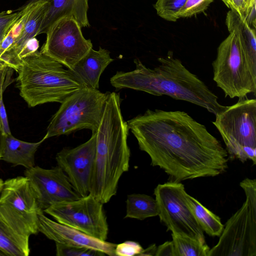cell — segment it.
<instances>
[{
  "label": "cell",
  "instance_id": "3",
  "mask_svg": "<svg viewBox=\"0 0 256 256\" xmlns=\"http://www.w3.org/2000/svg\"><path fill=\"white\" fill-rule=\"evenodd\" d=\"M119 94L108 93L96 132V149L90 194L103 204L116 195L118 182L129 168V128Z\"/></svg>",
  "mask_w": 256,
  "mask_h": 256
},
{
  "label": "cell",
  "instance_id": "10",
  "mask_svg": "<svg viewBox=\"0 0 256 256\" xmlns=\"http://www.w3.org/2000/svg\"><path fill=\"white\" fill-rule=\"evenodd\" d=\"M154 194L162 222L172 234L206 242L204 232L187 202L188 193L180 182L158 184Z\"/></svg>",
  "mask_w": 256,
  "mask_h": 256
},
{
  "label": "cell",
  "instance_id": "9",
  "mask_svg": "<svg viewBox=\"0 0 256 256\" xmlns=\"http://www.w3.org/2000/svg\"><path fill=\"white\" fill-rule=\"evenodd\" d=\"M41 211L28 178L18 176L4 182L0 193V214L18 234L30 237L38 231Z\"/></svg>",
  "mask_w": 256,
  "mask_h": 256
},
{
  "label": "cell",
  "instance_id": "15",
  "mask_svg": "<svg viewBox=\"0 0 256 256\" xmlns=\"http://www.w3.org/2000/svg\"><path fill=\"white\" fill-rule=\"evenodd\" d=\"M38 231L55 242L97 250L106 255L114 256L116 244L102 240L76 228L60 224L46 216L43 212L38 213Z\"/></svg>",
  "mask_w": 256,
  "mask_h": 256
},
{
  "label": "cell",
  "instance_id": "29",
  "mask_svg": "<svg viewBox=\"0 0 256 256\" xmlns=\"http://www.w3.org/2000/svg\"><path fill=\"white\" fill-rule=\"evenodd\" d=\"M143 248L139 243L128 240L116 245L114 254L116 256H139Z\"/></svg>",
  "mask_w": 256,
  "mask_h": 256
},
{
  "label": "cell",
  "instance_id": "38",
  "mask_svg": "<svg viewBox=\"0 0 256 256\" xmlns=\"http://www.w3.org/2000/svg\"><path fill=\"white\" fill-rule=\"evenodd\" d=\"M6 255L4 253H3L2 251L0 250V256Z\"/></svg>",
  "mask_w": 256,
  "mask_h": 256
},
{
  "label": "cell",
  "instance_id": "18",
  "mask_svg": "<svg viewBox=\"0 0 256 256\" xmlns=\"http://www.w3.org/2000/svg\"><path fill=\"white\" fill-rule=\"evenodd\" d=\"M44 136L39 142H30L14 138L12 134L6 136L5 146L1 160L12 165L22 166L26 168L34 166V155L40 145L46 140Z\"/></svg>",
  "mask_w": 256,
  "mask_h": 256
},
{
  "label": "cell",
  "instance_id": "28",
  "mask_svg": "<svg viewBox=\"0 0 256 256\" xmlns=\"http://www.w3.org/2000/svg\"><path fill=\"white\" fill-rule=\"evenodd\" d=\"M22 8L14 12L12 11L0 12V44L22 16Z\"/></svg>",
  "mask_w": 256,
  "mask_h": 256
},
{
  "label": "cell",
  "instance_id": "8",
  "mask_svg": "<svg viewBox=\"0 0 256 256\" xmlns=\"http://www.w3.org/2000/svg\"><path fill=\"white\" fill-rule=\"evenodd\" d=\"M109 92L84 86L67 97L52 118L46 138L68 135L82 129L96 133L100 125Z\"/></svg>",
  "mask_w": 256,
  "mask_h": 256
},
{
  "label": "cell",
  "instance_id": "6",
  "mask_svg": "<svg viewBox=\"0 0 256 256\" xmlns=\"http://www.w3.org/2000/svg\"><path fill=\"white\" fill-rule=\"evenodd\" d=\"M212 122L231 157L256 164V100L239 98L226 106Z\"/></svg>",
  "mask_w": 256,
  "mask_h": 256
},
{
  "label": "cell",
  "instance_id": "26",
  "mask_svg": "<svg viewBox=\"0 0 256 256\" xmlns=\"http://www.w3.org/2000/svg\"><path fill=\"white\" fill-rule=\"evenodd\" d=\"M57 256H104L106 254L96 250L74 246L56 242Z\"/></svg>",
  "mask_w": 256,
  "mask_h": 256
},
{
  "label": "cell",
  "instance_id": "1",
  "mask_svg": "<svg viewBox=\"0 0 256 256\" xmlns=\"http://www.w3.org/2000/svg\"><path fill=\"white\" fill-rule=\"evenodd\" d=\"M127 122L151 165L163 170L170 181L216 176L228 168L226 149L185 112L148 109Z\"/></svg>",
  "mask_w": 256,
  "mask_h": 256
},
{
  "label": "cell",
  "instance_id": "32",
  "mask_svg": "<svg viewBox=\"0 0 256 256\" xmlns=\"http://www.w3.org/2000/svg\"><path fill=\"white\" fill-rule=\"evenodd\" d=\"M0 118L2 120L5 134L6 135L12 134L9 126L8 121L3 99L0 102Z\"/></svg>",
  "mask_w": 256,
  "mask_h": 256
},
{
  "label": "cell",
  "instance_id": "17",
  "mask_svg": "<svg viewBox=\"0 0 256 256\" xmlns=\"http://www.w3.org/2000/svg\"><path fill=\"white\" fill-rule=\"evenodd\" d=\"M88 8V0H50L38 35L46 34L56 21L66 16H73L82 28L89 27Z\"/></svg>",
  "mask_w": 256,
  "mask_h": 256
},
{
  "label": "cell",
  "instance_id": "16",
  "mask_svg": "<svg viewBox=\"0 0 256 256\" xmlns=\"http://www.w3.org/2000/svg\"><path fill=\"white\" fill-rule=\"evenodd\" d=\"M114 60L108 50L92 48L70 70L84 86L98 89L100 76Z\"/></svg>",
  "mask_w": 256,
  "mask_h": 256
},
{
  "label": "cell",
  "instance_id": "11",
  "mask_svg": "<svg viewBox=\"0 0 256 256\" xmlns=\"http://www.w3.org/2000/svg\"><path fill=\"white\" fill-rule=\"evenodd\" d=\"M103 204L92 195L54 204L44 210L60 224L106 241L108 226Z\"/></svg>",
  "mask_w": 256,
  "mask_h": 256
},
{
  "label": "cell",
  "instance_id": "14",
  "mask_svg": "<svg viewBox=\"0 0 256 256\" xmlns=\"http://www.w3.org/2000/svg\"><path fill=\"white\" fill-rule=\"evenodd\" d=\"M96 149V132L84 143L72 148H64L56 160L80 197L90 194Z\"/></svg>",
  "mask_w": 256,
  "mask_h": 256
},
{
  "label": "cell",
  "instance_id": "27",
  "mask_svg": "<svg viewBox=\"0 0 256 256\" xmlns=\"http://www.w3.org/2000/svg\"><path fill=\"white\" fill-rule=\"evenodd\" d=\"M214 0H186L178 14V19L187 18L204 12Z\"/></svg>",
  "mask_w": 256,
  "mask_h": 256
},
{
  "label": "cell",
  "instance_id": "35",
  "mask_svg": "<svg viewBox=\"0 0 256 256\" xmlns=\"http://www.w3.org/2000/svg\"><path fill=\"white\" fill-rule=\"evenodd\" d=\"M50 0H30L24 6L28 4H32V3L36 2H40V1L48 2Z\"/></svg>",
  "mask_w": 256,
  "mask_h": 256
},
{
  "label": "cell",
  "instance_id": "5",
  "mask_svg": "<svg viewBox=\"0 0 256 256\" xmlns=\"http://www.w3.org/2000/svg\"><path fill=\"white\" fill-rule=\"evenodd\" d=\"M212 62L213 80L226 97L242 98L256 93V49L242 46L230 32Z\"/></svg>",
  "mask_w": 256,
  "mask_h": 256
},
{
  "label": "cell",
  "instance_id": "36",
  "mask_svg": "<svg viewBox=\"0 0 256 256\" xmlns=\"http://www.w3.org/2000/svg\"><path fill=\"white\" fill-rule=\"evenodd\" d=\"M3 183H4L3 180H2V178H0V193L2 187Z\"/></svg>",
  "mask_w": 256,
  "mask_h": 256
},
{
  "label": "cell",
  "instance_id": "2",
  "mask_svg": "<svg viewBox=\"0 0 256 256\" xmlns=\"http://www.w3.org/2000/svg\"><path fill=\"white\" fill-rule=\"evenodd\" d=\"M158 60L159 64L151 68L135 58L134 70L117 72L110 78V83L116 90L130 88L156 96L166 95L201 106L214 115L225 108L204 82L174 56L172 51Z\"/></svg>",
  "mask_w": 256,
  "mask_h": 256
},
{
  "label": "cell",
  "instance_id": "20",
  "mask_svg": "<svg viewBox=\"0 0 256 256\" xmlns=\"http://www.w3.org/2000/svg\"><path fill=\"white\" fill-rule=\"evenodd\" d=\"M187 202L203 232L211 236H220L224 228L220 218L188 194Z\"/></svg>",
  "mask_w": 256,
  "mask_h": 256
},
{
  "label": "cell",
  "instance_id": "22",
  "mask_svg": "<svg viewBox=\"0 0 256 256\" xmlns=\"http://www.w3.org/2000/svg\"><path fill=\"white\" fill-rule=\"evenodd\" d=\"M174 256H208L210 248L206 242L172 234Z\"/></svg>",
  "mask_w": 256,
  "mask_h": 256
},
{
  "label": "cell",
  "instance_id": "12",
  "mask_svg": "<svg viewBox=\"0 0 256 256\" xmlns=\"http://www.w3.org/2000/svg\"><path fill=\"white\" fill-rule=\"evenodd\" d=\"M81 28L73 16L61 18L48 28L40 52L72 70L92 48L91 40L84 38Z\"/></svg>",
  "mask_w": 256,
  "mask_h": 256
},
{
  "label": "cell",
  "instance_id": "31",
  "mask_svg": "<svg viewBox=\"0 0 256 256\" xmlns=\"http://www.w3.org/2000/svg\"><path fill=\"white\" fill-rule=\"evenodd\" d=\"M156 256H174L172 241H167L158 246Z\"/></svg>",
  "mask_w": 256,
  "mask_h": 256
},
{
  "label": "cell",
  "instance_id": "25",
  "mask_svg": "<svg viewBox=\"0 0 256 256\" xmlns=\"http://www.w3.org/2000/svg\"><path fill=\"white\" fill-rule=\"evenodd\" d=\"M14 70L8 66L0 67V102L3 99V94L6 89L14 81ZM6 134L4 132L0 118V160H1L5 146Z\"/></svg>",
  "mask_w": 256,
  "mask_h": 256
},
{
  "label": "cell",
  "instance_id": "37",
  "mask_svg": "<svg viewBox=\"0 0 256 256\" xmlns=\"http://www.w3.org/2000/svg\"><path fill=\"white\" fill-rule=\"evenodd\" d=\"M6 64H5L4 62H2L0 60V67L4 66H6Z\"/></svg>",
  "mask_w": 256,
  "mask_h": 256
},
{
  "label": "cell",
  "instance_id": "23",
  "mask_svg": "<svg viewBox=\"0 0 256 256\" xmlns=\"http://www.w3.org/2000/svg\"><path fill=\"white\" fill-rule=\"evenodd\" d=\"M186 0H156L154 6L157 14L164 20L174 22Z\"/></svg>",
  "mask_w": 256,
  "mask_h": 256
},
{
  "label": "cell",
  "instance_id": "30",
  "mask_svg": "<svg viewBox=\"0 0 256 256\" xmlns=\"http://www.w3.org/2000/svg\"><path fill=\"white\" fill-rule=\"evenodd\" d=\"M39 48V42L36 37L28 40L22 48L20 54L19 58L22 60L25 57L36 52Z\"/></svg>",
  "mask_w": 256,
  "mask_h": 256
},
{
  "label": "cell",
  "instance_id": "33",
  "mask_svg": "<svg viewBox=\"0 0 256 256\" xmlns=\"http://www.w3.org/2000/svg\"><path fill=\"white\" fill-rule=\"evenodd\" d=\"M156 248L155 244H152L146 249H143L139 256H156Z\"/></svg>",
  "mask_w": 256,
  "mask_h": 256
},
{
  "label": "cell",
  "instance_id": "21",
  "mask_svg": "<svg viewBox=\"0 0 256 256\" xmlns=\"http://www.w3.org/2000/svg\"><path fill=\"white\" fill-rule=\"evenodd\" d=\"M158 216L155 198L145 194H132L127 196L124 218L144 220Z\"/></svg>",
  "mask_w": 256,
  "mask_h": 256
},
{
  "label": "cell",
  "instance_id": "7",
  "mask_svg": "<svg viewBox=\"0 0 256 256\" xmlns=\"http://www.w3.org/2000/svg\"><path fill=\"white\" fill-rule=\"evenodd\" d=\"M240 186L246 200L228 220L208 256H256V180L246 178Z\"/></svg>",
  "mask_w": 256,
  "mask_h": 256
},
{
  "label": "cell",
  "instance_id": "4",
  "mask_svg": "<svg viewBox=\"0 0 256 256\" xmlns=\"http://www.w3.org/2000/svg\"><path fill=\"white\" fill-rule=\"evenodd\" d=\"M16 72L20 94L29 107L61 104L84 86L70 70L38 50L24 58Z\"/></svg>",
  "mask_w": 256,
  "mask_h": 256
},
{
  "label": "cell",
  "instance_id": "13",
  "mask_svg": "<svg viewBox=\"0 0 256 256\" xmlns=\"http://www.w3.org/2000/svg\"><path fill=\"white\" fill-rule=\"evenodd\" d=\"M24 174L30 182L38 207L43 212L54 204L81 198L58 166L50 169L34 166L26 168Z\"/></svg>",
  "mask_w": 256,
  "mask_h": 256
},
{
  "label": "cell",
  "instance_id": "19",
  "mask_svg": "<svg viewBox=\"0 0 256 256\" xmlns=\"http://www.w3.org/2000/svg\"><path fill=\"white\" fill-rule=\"evenodd\" d=\"M29 238L18 234L0 214V250L6 256H28Z\"/></svg>",
  "mask_w": 256,
  "mask_h": 256
},
{
  "label": "cell",
  "instance_id": "24",
  "mask_svg": "<svg viewBox=\"0 0 256 256\" xmlns=\"http://www.w3.org/2000/svg\"><path fill=\"white\" fill-rule=\"evenodd\" d=\"M230 0V10L236 12L250 26L256 29V0Z\"/></svg>",
  "mask_w": 256,
  "mask_h": 256
},
{
  "label": "cell",
  "instance_id": "34",
  "mask_svg": "<svg viewBox=\"0 0 256 256\" xmlns=\"http://www.w3.org/2000/svg\"><path fill=\"white\" fill-rule=\"evenodd\" d=\"M222 0L223 3L230 10L232 8V3L230 0Z\"/></svg>",
  "mask_w": 256,
  "mask_h": 256
}]
</instances>
